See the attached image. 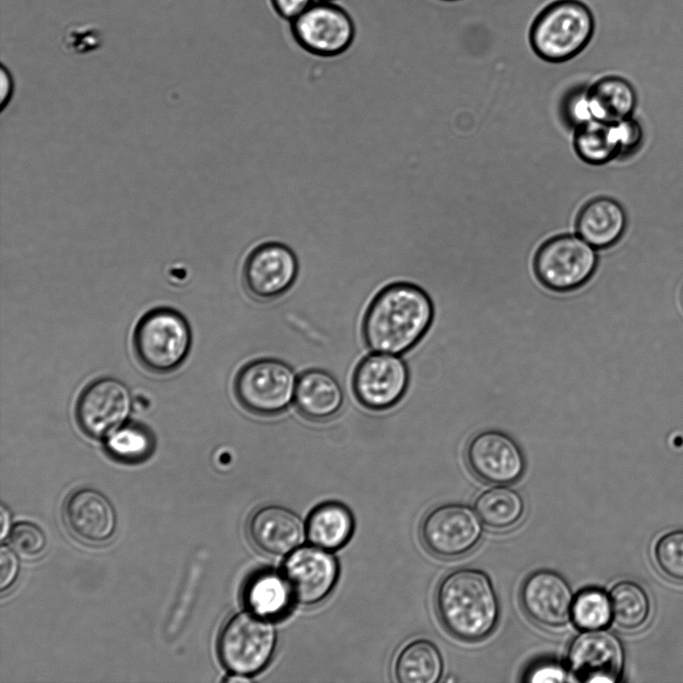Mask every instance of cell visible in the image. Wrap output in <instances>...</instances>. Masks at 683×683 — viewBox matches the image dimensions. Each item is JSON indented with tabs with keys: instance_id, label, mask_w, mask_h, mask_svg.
Instances as JSON below:
<instances>
[{
	"instance_id": "ffe728a7",
	"label": "cell",
	"mask_w": 683,
	"mask_h": 683,
	"mask_svg": "<svg viewBox=\"0 0 683 683\" xmlns=\"http://www.w3.org/2000/svg\"><path fill=\"white\" fill-rule=\"evenodd\" d=\"M343 401L342 388L329 372L310 369L297 378L294 402L297 411L306 419L327 421L339 412Z\"/></svg>"
},
{
	"instance_id": "ba28073f",
	"label": "cell",
	"mask_w": 683,
	"mask_h": 683,
	"mask_svg": "<svg viewBox=\"0 0 683 683\" xmlns=\"http://www.w3.org/2000/svg\"><path fill=\"white\" fill-rule=\"evenodd\" d=\"M290 31L303 50L319 57L341 55L356 36L355 22L343 7L317 0L290 22Z\"/></svg>"
},
{
	"instance_id": "f35d334b",
	"label": "cell",
	"mask_w": 683,
	"mask_h": 683,
	"mask_svg": "<svg viewBox=\"0 0 683 683\" xmlns=\"http://www.w3.org/2000/svg\"><path fill=\"white\" fill-rule=\"evenodd\" d=\"M1 539H4L6 534L8 533L9 529V523H10V518H9V513L5 509L4 506H1Z\"/></svg>"
},
{
	"instance_id": "1f68e13d",
	"label": "cell",
	"mask_w": 683,
	"mask_h": 683,
	"mask_svg": "<svg viewBox=\"0 0 683 683\" xmlns=\"http://www.w3.org/2000/svg\"><path fill=\"white\" fill-rule=\"evenodd\" d=\"M588 88L587 86L576 87L568 91L563 98L561 105L562 117L574 129L595 119Z\"/></svg>"
},
{
	"instance_id": "d590c367",
	"label": "cell",
	"mask_w": 683,
	"mask_h": 683,
	"mask_svg": "<svg viewBox=\"0 0 683 683\" xmlns=\"http://www.w3.org/2000/svg\"><path fill=\"white\" fill-rule=\"evenodd\" d=\"M18 559L12 549L2 546L0 551V589L9 588L18 574Z\"/></svg>"
},
{
	"instance_id": "3957f363",
	"label": "cell",
	"mask_w": 683,
	"mask_h": 683,
	"mask_svg": "<svg viewBox=\"0 0 683 683\" xmlns=\"http://www.w3.org/2000/svg\"><path fill=\"white\" fill-rule=\"evenodd\" d=\"M595 32V18L580 0H556L543 8L529 29L535 54L550 63L568 61L580 54Z\"/></svg>"
},
{
	"instance_id": "44dd1931",
	"label": "cell",
	"mask_w": 683,
	"mask_h": 683,
	"mask_svg": "<svg viewBox=\"0 0 683 683\" xmlns=\"http://www.w3.org/2000/svg\"><path fill=\"white\" fill-rule=\"evenodd\" d=\"M595 119L616 123L633 116L638 97L634 86L625 78L605 76L589 86Z\"/></svg>"
},
{
	"instance_id": "8fae6325",
	"label": "cell",
	"mask_w": 683,
	"mask_h": 683,
	"mask_svg": "<svg viewBox=\"0 0 683 683\" xmlns=\"http://www.w3.org/2000/svg\"><path fill=\"white\" fill-rule=\"evenodd\" d=\"M131 407V396L123 382L101 378L91 382L80 393L75 418L85 435L105 439L127 421Z\"/></svg>"
},
{
	"instance_id": "277c9868",
	"label": "cell",
	"mask_w": 683,
	"mask_h": 683,
	"mask_svg": "<svg viewBox=\"0 0 683 683\" xmlns=\"http://www.w3.org/2000/svg\"><path fill=\"white\" fill-rule=\"evenodd\" d=\"M192 342L190 326L175 309L157 307L144 314L133 333L138 361L149 371L163 374L178 368Z\"/></svg>"
},
{
	"instance_id": "e575fe53",
	"label": "cell",
	"mask_w": 683,
	"mask_h": 683,
	"mask_svg": "<svg viewBox=\"0 0 683 683\" xmlns=\"http://www.w3.org/2000/svg\"><path fill=\"white\" fill-rule=\"evenodd\" d=\"M527 682H564L567 672L562 665L555 661L536 662L527 670L524 676Z\"/></svg>"
},
{
	"instance_id": "ab89813d",
	"label": "cell",
	"mask_w": 683,
	"mask_h": 683,
	"mask_svg": "<svg viewBox=\"0 0 683 683\" xmlns=\"http://www.w3.org/2000/svg\"><path fill=\"white\" fill-rule=\"evenodd\" d=\"M317 1L335 2L336 0H317Z\"/></svg>"
},
{
	"instance_id": "9c48e42d",
	"label": "cell",
	"mask_w": 683,
	"mask_h": 683,
	"mask_svg": "<svg viewBox=\"0 0 683 683\" xmlns=\"http://www.w3.org/2000/svg\"><path fill=\"white\" fill-rule=\"evenodd\" d=\"M471 507L447 503L431 509L420 525L425 548L440 558H457L473 550L482 537V521Z\"/></svg>"
},
{
	"instance_id": "d4e9b609",
	"label": "cell",
	"mask_w": 683,
	"mask_h": 683,
	"mask_svg": "<svg viewBox=\"0 0 683 683\" xmlns=\"http://www.w3.org/2000/svg\"><path fill=\"white\" fill-rule=\"evenodd\" d=\"M474 507L482 523L499 531L517 525L525 511L522 496L505 485L483 491L475 500Z\"/></svg>"
},
{
	"instance_id": "7a4b0ae2",
	"label": "cell",
	"mask_w": 683,
	"mask_h": 683,
	"mask_svg": "<svg viewBox=\"0 0 683 683\" xmlns=\"http://www.w3.org/2000/svg\"><path fill=\"white\" fill-rule=\"evenodd\" d=\"M440 622L454 638L477 642L496 628L500 604L488 575L481 570L460 568L440 581L435 593Z\"/></svg>"
},
{
	"instance_id": "836d02e7",
	"label": "cell",
	"mask_w": 683,
	"mask_h": 683,
	"mask_svg": "<svg viewBox=\"0 0 683 683\" xmlns=\"http://www.w3.org/2000/svg\"><path fill=\"white\" fill-rule=\"evenodd\" d=\"M64 46L76 54H87L101 47L102 32L93 26L70 27L62 38Z\"/></svg>"
},
{
	"instance_id": "30bf717a",
	"label": "cell",
	"mask_w": 683,
	"mask_h": 683,
	"mask_svg": "<svg viewBox=\"0 0 683 683\" xmlns=\"http://www.w3.org/2000/svg\"><path fill=\"white\" fill-rule=\"evenodd\" d=\"M566 661L568 670L579 682H617L624 665L621 640L610 630H583L570 642Z\"/></svg>"
},
{
	"instance_id": "4316f807",
	"label": "cell",
	"mask_w": 683,
	"mask_h": 683,
	"mask_svg": "<svg viewBox=\"0 0 683 683\" xmlns=\"http://www.w3.org/2000/svg\"><path fill=\"white\" fill-rule=\"evenodd\" d=\"M612 619L624 630L641 628L649 619L651 601L646 590L637 582L622 580L609 593Z\"/></svg>"
},
{
	"instance_id": "8992f818",
	"label": "cell",
	"mask_w": 683,
	"mask_h": 683,
	"mask_svg": "<svg viewBox=\"0 0 683 683\" xmlns=\"http://www.w3.org/2000/svg\"><path fill=\"white\" fill-rule=\"evenodd\" d=\"M276 645V632L267 618L241 612L230 618L218 639L223 665L234 674L253 675L270 661Z\"/></svg>"
},
{
	"instance_id": "f546056e",
	"label": "cell",
	"mask_w": 683,
	"mask_h": 683,
	"mask_svg": "<svg viewBox=\"0 0 683 683\" xmlns=\"http://www.w3.org/2000/svg\"><path fill=\"white\" fill-rule=\"evenodd\" d=\"M653 558L664 577L683 583V529L661 535L654 545Z\"/></svg>"
},
{
	"instance_id": "60d3db41",
	"label": "cell",
	"mask_w": 683,
	"mask_h": 683,
	"mask_svg": "<svg viewBox=\"0 0 683 683\" xmlns=\"http://www.w3.org/2000/svg\"><path fill=\"white\" fill-rule=\"evenodd\" d=\"M443 1H457V0H443Z\"/></svg>"
},
{
	"instance_id": "484cf974",
	"label": "cell",
	"mask_w": 683,
	"mask_h": 683,
	"mask_svg": "<svg viewBox=\"0 0 683 683\" xmlns=\"http://www.w3.org/2000/svg\"><path fill=\"white\" fill-rule=\"evenodd\" d=\"M574 130V149L584 162L603 165L619 158L615 123L593 119Z\"/></svg>"
},
{
	"instance_id": "603a6c76",
	"label": "cell",
	"mask_w": 683,
	"mask_h": 683,
	"mask_svg": "<svg viewBox=\"0 0 683 683\" xmlns=\"http://www.w3.org/2000/svg\"><path fill=\"white\" fill-rule=\"evenodd\" d=\"M353 526V517L344 505L326 502L317 506L309 515L306 533L315 546L333 550L349 540Z\"/></svg>"
},
{
	"instance_id": "74e56055",
	"label": "cell",
	"mask_w": 683,
	"mask_h": 683,
	"mask_svg": "<svg viewBox=\"0 0 683 683\" xmlns=\"http://www.w3.org/2000/svg\"><path fill=\"white\" fill-rule=\"evenodd\" d=\"M1 105L4 107L9 101L12 93V79L9 72L5 71V67L2 66L1 71Z\"/></svg>"
},
{
	"instance_id": "83f0119b",
	"label": "cell",
	"mask_w": 683,
	"mask_h": 683,
	"mask_svg": "<svg viewBox=\"0 0 683 683\" xmlns=\"http://www.w3.org/2000/svg\"><path fill=\"white\" fill-rule=\"evenodd\" d=\"M155 447L153 432L138 422H125L105 438L107 453L125 463H137L147 459Z\"/></svg>"
},
{
	"instance_id": "f1b7e54d",
	"label": "cell",
	"mask_w": 683,
	"mask_h": 683,
	"mask_svg": "<svg viewBox=\"0 0 683 683\" xmlns=\"http://www.w3.org/2000/svg\"><path fill=\"white\" fill-rule=\"evenodd\" d=\"M571 619L582 630L607 627L612 620L609 595L595 587L581 590L574 598Z\"/></svg>"
},
{
	"instance_id": "52a82bcc",
	"label": "cell",
	"mask_w": 683,
	"mask_h": 683,
	"mask_svg": "<svg viewBox=\"0 0 683 683\" xmlns=\"http://www.w3.org/2000/svg\"><path fill=\"white\" fill-rule=\"evenodd\" d=\"M596 248L578 234H561L545 241L534 257V272L548 289L568 291L587 282L596 270Z\"/></svg>"
},
{
	"instance_id": "d6986e66",
	"label": "cell",
	"mask_w": 683,
	"mask_h": 683,
	"mask_svg": "<svg viewBox=\"0 0 683 683\" xmlns=\"http://www.w3.org/2000/svg\"><path fill=\"white\" fill-rule=\"evenodd\" d=\"M627 225L628 217L622 204L605 196L589 200L576 218L577 234L596 249H605L619 242Z\"/></svg>"
},
{
	"instance_id": "4fadbf2b",
	"label": "cell",
	"mask_w": 683,
	"mask_h": 683,
	"mask_svg": "<svg viewBox=\"0 0 683 683\" xmlns=\"http://www.w3.org/2000/svg\"><path fill=\"white\" fill-rule=\"evenodd\" d=\"M298 260L286 244L268 241L254 247L243 267L248 293L257 300L269 301L287 292L298 275Z\"/></svg>"
},
{
	"instance_id": "4dcf8cb0",
	"label": "cell",
	"mask_w": 683,
	"mask_h": 683,
	"mask_svg": "<svg viewBox=\"0 0 683 683\" xmlns=\"http://www.w3.org/2000/svg\"><path fill=\"white\" fill-rule=\"evenodd\" d=\"M9 542L14 551L25 557L37 556L46 546L43 531L34 523L17 522L9 534Z\"/></svg>"
},
{
	"instance_id": "7402d4cb",
	"label": "cell",
	"mask_w": 683,
	"mask_h": 683,
	"mask_svg": "<svg viewBox=\"0 0 683 683\" xmlns=\"http://www.w3.org/2000/svg\"><path fill=\"white\" fill-rule=\"evenodd\" d=\"M294 599L284 575L273 571L255 573L243 589V601L247 609L264 618L282 615Z\"/></svg>"
},
{
	"instance_id": "ac0fdd59",
	"label": "cell",
	"mask_w": 683,
	"mask_h": 683,
	"mask_svg": "<svg viewBox=\"0 0 683 683\" xmlns=\"http://www.w3.org/2000/svg\"><path fill=\"white\" fill-rule=\"evenodd\" d=\"M248 532L253 543L266 553H291L302 542L305 528L299 516L282 506L261 507L251 516Z\"/></svg>"
},
{
	"instance_id": "6da1fadb",
	"label": "cell",
	"mask_w": 683,
	"mask_h": 683,
	"mask_svg": "<svg viewBox=\"0 0 683 683\" xmlns=\"http://www.w3.org/2000/svg\"><path fill=\"white\" fill-rule=\"evenodd\" d=\"M432 319L433 304L428 294L415 284L395 282L371 301L363 318L362 335L374 352L404 354L421 340Z\"/></svg>"
},
{
	"instance_id": "7c38bea8",
	"label": "cell",
	"mask_w": 683,
	"mask_h": 683,
	"mask_svg": "<svg viewBox=\"0 0 683 683\" xmlns=\"http://www.w3.org/2000/svg\"><path fill=\"white\" fill-rule=\"evenodd\" d=\"M409 371L405 362L387 353H373L356 366L352 389L358 402L367 409L382 411L392 408L405 394Z\"/></svg>"
},
{
	"instance_id": "d6a6232c",
	"label": "cell",
	"mask_w": 683,
	"mask_h": 683,
	"mask_svg": "<svg viewBox=\"0 0 683 683\" xmlns=\"http://www.w3.org/2000/svg\"><path fill=\"white\" fill-rule=\"evenodd\" d=\"M619 158L626 159L635 155L642 147L644 141V129L641 123L633 116L615 123Z\"/></svg>"
},
{
	"instance_id": "5bb4252c",
	"label": "cell",
	"mask_w": 683,
	"mask_h": 683,
	"mask_svg": "<svg viewBox=\"0 0 683 683\" xmlns=\"http://www.w3.org/2000/svg\"><path fill=\"white\" fill-rule=\"evenodd\" d=\"M466 462L480 480L496 485L518 481L525 471V460L517 443L494 430L475 435L466 448Z\"/></svg>"
},
{
	"instance_id": "e0dca14e",
	"label": "cell",
	"mask_w": 683,
	"mask_h": 683,
	"mask_svg": "<svg viewBox=\"0 0 683 683\" xmlns=\"http://www.w3.org/2000/svg\"><path fill=\"white\" fill-rule=\"evenodd\" d=\"M66 525L79 540L102 543L116 528L113 505L101 492L82 488L72 493L64 507Z\"/></svg>"
},
{
	"instance_id": "9a60e30c",
	"label": "cell",
	"mask_w": 683,
	"mask_h": 683,
	"mask_svg": "<svg viewBox=\"0 0 683 683\" xmlns=\"http://www.w3.org/2000/svg\"><path fill=\"white\" fill-rule=\"evenodd\" d=\"M520 605L527 617L545 628H559L571 619L572 589L559 573L541 569L529 574L519 589Z\"/></svg>"
},
{
	"instance_id": "2e32d148",
	"label": "cell",
	"mask_w": 683,
	"mask_h": 683,
	"mask_svg": "<svg viewBox=\"0 0 683 683\" xmlns=\"http://www.w3.org/2000/svg\"><path fill=\"white\" fill-rule=\"evenodd\" d=\"M293 598L302 604H315L333 589L338 577L334 556L318 546L293 550L283 564V573Z\"/></svg>"
},
{
	"instance_id": "5b68a950",
	"label": "cell",
	"mask_w": 683,
	"mask_h": 683,
	"mask_svg": "<svg viewBox=\"0 0 683 683\" xmlns=\"http://www.w3.org/2000/svg\"><path fill=\"white\" fill-rule=\"evenodd\" d=\"M297 378L293 369L275 358L246 363L235 376L233 390L239 404L258 416L284 412L294 399Z\"/></svg>"
},
{
	"instance_id": "8d00e7d4",
	"label": "cell",
	"mask_w": 683,
	"mask_h": 683,
	"mask_svg": "<svg viewBox=\"0 0 683 683\" xmlns=\"http://www.w3.org/2000/svg\"><path fill=\"white\" fill-rule=\"evenodd\" d=\"M275 13L289 23L299 17L316 0H269Z\"/></svg>"
},
{
	"instance_id": "cb8c5ba5",
	"label": "cell",
	"mask_w": 683,
	"mask_h": 683,
	"mask_svg": "<svg viewBox=\"0 0 683 683\" xmlns=\"http://www.w3.org/2000/svg\"><path fill=\"white\" fill-rule=\"evenodd\" d=\"M443 673V659L437 646L425 639L407 644L395 661V676L402 683H436Z\"/></svg>"
}]
</instances>
